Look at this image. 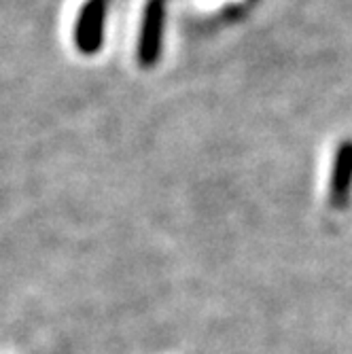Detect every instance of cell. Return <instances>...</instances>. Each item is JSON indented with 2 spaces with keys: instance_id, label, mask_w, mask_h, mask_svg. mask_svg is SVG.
Wrapping results in <instances>:
<instances>
[{
  "instance_id": "6da1fadb",
  "label": "cell",
  "mask_w": 352,
  "mask_h": 354,
  "mask_svg": "<svg viewBox=\"0 0 352 354\" xmlns=\"http://www.w3.org/2000/svg\"><path fill=\"white\" fill-rule=\"evenodd\" d=\"M164 21H166V0H147L142 11L140 37H138V62L142 68H151L157 64L164 41Z\"/></svg>"
},
{
  "instance_id": "7a4b0ae2",
  "label": "cell",
  "mask_w": 352,
  "mask_h": 354,
  "mask_svg": "<svg viewBox=\"0 0 352 354\" xmlns=\"http://www.w3.org/2000/svg\"><path fill=\"white\" fill-rule=\"evenodd\" d=\"M109 0H87L81 9L77 28H75V43L81 53L91 55L98 53L104 39V17H106Z\"/></svg>"
},
{
  "instance_id": "3957f363",
  "label": "cell",
  "mask_w": 352,
  "mask_h": 354,
  "mask_svg": "<svg viewBox=\"0 0 352 354\" xmlns=\"http://www.w3.org/2000/svg\"><path fill=\"white\" fill-rule=\"evenodd\" d=\"M352 193V140H344L333 159V172L329 183V204L337 210L346 208Z\"/></svg>"
}]
</instances>
